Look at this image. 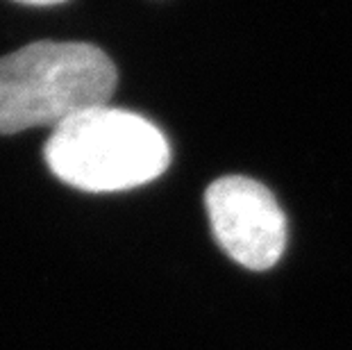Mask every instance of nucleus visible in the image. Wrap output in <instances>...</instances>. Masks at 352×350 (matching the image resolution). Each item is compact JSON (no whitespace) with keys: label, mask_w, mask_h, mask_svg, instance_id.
<instances>
[{"label":"nucleus","mask_w":352,"mask_h":350,"mask_svg":"<svg viewBox=\"0 0 352 350\" xmlns=\"http://www.w3.org/2000/svg\"><path fill=\"white\" fill-rule=\"evenodd\" d=\"M116 66L98 46L36 41L0 57V135L52 128L109 105Z\"/></svg>","instance_id":"1"},{"label":"nucleus","mask_w":352,"mask_h":350,"mask_svg":"<svg viewBox=\"0 0 352 350\" xmlns=\"http://www.w3.org/2000/svg\"><path fill=\"white\" fill-rule=\"evenodd\" d=\"M16 3H23V5H57V3H66V0H16Z\"/></svg>","instance_id":"4"},{"label":"nucleus","mask_w":352,"mask_h":350,"mask_svg":"<svg viewBox=\"0 0 352 350\" xmlns=\"http://www.w3.org/2000/svg\"><path fill=\"white\" fill-rule=\"evenodd\" d=\"M43 157L52 175L69 187L111 193L160 177L170 162V146L148 118L100 105L57 125Z\"/></svg>","instance_id":"2"},{"label":"nucleus","mask_w":352,"mask_h":350,"mask_svg":"<svg viewBox=\"0 0 352 350\" xmlns=\"http://www.w3.org/2000/svg\"><path fill=\"white\" fill-rule=\"evenodd\" d=\"M209 226L216 241L236 264L266 271L287 248V219L264 184L243 175H228L205 193Z\"/></svg>","instance_id":"3"}]
</instances>
